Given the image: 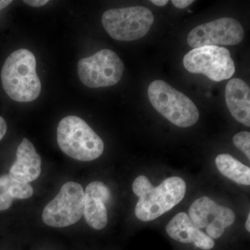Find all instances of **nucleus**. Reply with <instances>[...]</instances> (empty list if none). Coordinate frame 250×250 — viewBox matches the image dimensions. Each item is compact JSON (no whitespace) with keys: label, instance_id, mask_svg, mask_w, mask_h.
Here are the masks:
<instances>
[{"label":"nucleus","instance_id":"nucleus-25","mask_svg":"<svg viewBox=\"0 0 250 250\" xmlns=\"http://www.w3.org/2000/svg\"><path fill=\"white\" fill-rule=\"evenodd\" d=\"M246 228L247 231H250V214L248 215V219L246 223Z\"/></svg>","mask_w":250,"mask_h":250},{"label":"nucleus","instance_id":"nucleus-14","mask_svg":"<svg viewBox=\"0 0 250 250\" xmlns=\"http://www.w3.org/2000/svg\"><path fill=\"white\" fill-rule=\"evenodd\" d=\"M225 100L230 113L240 123L250 126V88L244 81L232 79L225 88Z\"/></svg>","mask_w":250,"mask_h":250},{"label":"nucleus","instance_id":"nucleus-10","mask_svg":"<svg viewBox=\"0 0 250 250\" xmlns=\"http://www.w3.org/2000/svg\"><path fill=\"white\" fill-rule=\"evenodd\" d=\"M188 215L197 228H206L207 235L213 239L223 236L225 229L236 220L232 210L218 205L207 197L195 200L189 208Z\"/></svg>","mask_w":250,"mask_h":250},{"label":"nucleus","instance_id":"nucleus-11","mask_svg":"<svg viewBox=\"0 0 250 250\" xmlns=\"http://www.w3.org/2000/svg\"><path fill=\"white\" fill-rule=\"evenodd\" d=\"M111 199L109 188L101 182H93L85 188L83 215L95 230L103 229L108 223L106 204Z\"/></svg>","mask_w":250,"mask_h":250},{"label":"nucleus","instance_id":"nucleus-5","mask_svg":"<svg viewBox=\"0 0 250 250\" xmlns=\"http://www.w3.org/2000/svg\"><path fill=\"white\" fill-rule=\"evenodd\" d=\"M186 191L187 184L183 179L169 177L139 197L135 214L142 221L155 220L178 205L185 196Z\"/></svg>","mask_w":250,"mask_h":250},{"label":"nucleus","instance_id":"nucleus-21","mask_svg":"<svg viewBox=\"0 0 250 250\" xmlns=\"http://www.w3.org/2000/svg\"><path fill=\"white\" fill-rule=\"evenodd\" d=\"M48 1L47 0H24V2L32 7H41L48 3Z\"/></svg>","mask_w":250,"mask_h":250},{"label":"nucleus","instance_id":"nucleus-4","mask_svg":"<svg viewBox=\"0 0 250 250\" xmlns=\"http://www.w3.org/2000/svg\"><path fill=\"white\" fill-rule=\"evenodd\" d=\"M154 15L143 6L107 10L102 22L108 35L120 41H132L147 34L154 23Z\"/></svg>","mask_w":250,"mask_h":250},{"label":"nucleus","instance_id":"nucleus-16","mask_svg":"<svg viewBox=\"0 0 250 250\" xmlns=\"http://www.w3.org/2000/svg\"><path fill=\"white\" fill-rule=\"evenodd\" d=\"M9 191L13 200L14 199L24 200V199L29 198L34 194V189L30 184L16 182L12 179L10 183Z\"/></svg>","mask_w":250,"mask_h":250},{"label":"nucleus","instance_id":"nucleus-1","mask_svg":"<svg viewBox=\"0 0 250 250\" xmlns=\"http://www.w3.org/2000/svg\"><path fill=\"white\" fill-rule=\"evenodd\" d=\"M3 88L9 98L18 103L34 101L40 95L41 82L36 72V59L27 49L10 54L1 72Z\"/></svg>","mask_w":250,"mask_h":250},{"label":"nucleus","instance_id":"nucleus-7","mask_svg":"<svg viewBox=\"0 0 250 250\" xmlns=\"http://www.w3.org/2000/svg\"><path fill=\"white\" fill-rule=\"evenodd\" d=\"M124 64L116 52L108 49L81 59L77 65L81 82L88 88L116 85L121 80Z\"/></svg>","mask_w":250,"mask_h":250},{"label":"nucleus","instance_id":"nucleus-3","mask_svg":"<svg viewBox=\"0 0 250 250\" xmlns=\"http://www.w3.org/2000/svg\"><path fill=\"white\" fill-rule=\"evenodd\" d=\"M147 94L153 107L176 126L189 127L198 121L200 114L196 105L164 81L152 82Z\"/></svg>","mask_w":250,"mask_h":250},{"label":"nucleus","instance_id":"nucleus-15","mask_svg":"<svg viewBox=\"0 0 250 250\" xmlns=\"http://www.w3.org/2000/svg\"><path fill=\"white\" fill-rule=\"evenodd\" d=\"M215 165L220 173L236 183L250 185V167L242 164L230 154H219L215 159Z\"/></svg>","mask_w":250,"mask_h":250},{"label":"nucleus","instance_id":"nucleus-6","mask_svg":"<svg viewBox=\"0 0 250 250\" xmlns=\"http://www.w3.org/2000/svg\"><path fill=\"white\" fill-rule=\"evenodd\" d=\"M187 71L202 74L214 82L229 80L236 67L229 51L220 46H205L192 49L184 56Z\"/></svg>","mask_w":250,"mask_h":250},{"label":"nucleus","instance_id":"nucleus-18","mask_svg":"<svg viewBox=\"0 0 250 250\" xmlns=\"http://www.w3.org/2000/svg\"><path fill=\"white\" fill-rule=\"evenodd\" d=\"M233 144L250 159V133L241 131L233 136Z\"/></svg>","mask_w":250,"mask_h":250},{"label":"nucleus","instance_id":"nucleus-12","mask_svg":"<svg viewBox=\"0 0 250 250\" xmlns=\"http://www.w3.org/2000/svg\"><path fill=\"white\" fill-rule=\"evenodd\" d=\"M41 173V158L36 148L26 138L22 139L16 152V161L9 170V177L16 182L30 183Z\"/></svg>","mask_w":250,"mask_h":250},{"label":"nucleus","instance_id":"nucleus-20","mask_svg":"<svg viewBox=\"0 0 250 250\" xmlns=\"http://www.w3.org/2000/svg\"><path fill=\"white\" fill-rule=\"evenodd\" d=\"M192 0H172V3L175 7L178 9H185L193 3Z\"/></svg>","mask_w":250,"mask_h":250},{"label":"nucleus","instance_id":"nucleus-17","mask_svg":"<svg viewBox=\"0 0 250 250\" xmlns=\"http://www.w3.org/2000/svg\"><path fill=\"white\" fill-rule=\"evenodd\" d=\"M11 181L9 174L0 177V210L9 209L14 201L9 191Z\"/></svg>","mask_w":250,"mask_h":250},{"label":"nucleus","instance_id":"nucleus-2","mask_svg":"<svg viewBox=\"0 0 250 250\" xmlns=\"http://www.w3.org/2000/svg\"><path fill=\"white\" fill-rule=\"evenodd\" d=\"M57 143L66 155L75 160L91 161L103 154L101 138L80 117L62 118L57 127Z\"/></svg>","mask_w":250,"mask_h":250},{"label":"nucleus","instance_id":"nucleus-9","mask_svg":"<svg viewBox=\"0 0 250 250\" xmlns=\"http://www.w3.org/2000/svg\"><path fill=\"white\" fill-rule=\"evenodd\" d=\"M241 23L231 18H223L200 24L188 36L187 42L192 48L205 46L236 45L244 38Z\"/></svg>","mask_w":250,"mask_h":250},{"label":"nucleus","instance_id":"nucleus-22","mask_svg":"<svg viewBox=\"0 0 250 250\" xmlns=\"http://www.w3.org/2000/svg\"><path fill=\"white\" fill-rule=\"evenodd\" d=\"M7 131V124L2 117L0 116V141L4 138Z\"/></svg>","mask_w":250,"mask_h":250},{"label":"nucleus","instance_id":"nucleus-13","mask_svg":"<svg viewBox=\"0 0 250 250\" xmlns=\"http://www.w3.org/2000/svg\"><path fill=\"white\" fill-rule=\"evenodd\" d=\"M166 232L172 239L182 243H194L204 250H211L214 241L192 223L189 215L181 212L175 215L166 226Z\"/></svg>","mask_w":250,"mask_h":250},{"label":"nucleus","instance_id":"nucleus-23","mask_svg":"<svg viewBox=\"0 0 250 250\" xmlns=\"http://www.w3.org/2000/svg\"><path fill=\"white\" fill-rule=\"evenodd\" d=\"M151 2L157 6H164L168 3L167 0H152Z\"/></svg>","mask_w":250,"mask_h":250},{"label":"nucleus","instance_id":"nucleus-19","mask_svg":"<svg viewBox=\"0 0 250 250\" xmlns=\"http://www.w3.org/2000/svg\"><path fill=\"white\" fill-rule=\"evenodd\" d=\"M152 187L153 185L149 179L146 176L141 175L135 179L132 185V190L135 195L140 197Z\"/></svg>","mask_w":250,"mask_h":250},{"label":"nucleus","instance_id":"nucleus-8","mask_svg":"<svg viewBox=\"0 0 250 250\" xmlns=\"http://www.w3.org/2000/svg\"><path fill=\"white\" fill-rule=\"evenodd\" d=\"M84 190L77 182H68L44 208V223L53 228H65L77 223L83 216Z\"/></svg>","mask_w":250,"mask_h":250},{"label":"nucleus","instance_id":"nucleus-24","mask_svg":"<svg viewBox=\"0 0 250 250\" xmlns=\"http://www.w3.org/2000/svg\"><path fill=\"white\" fill-rule=\"evenodd\" d=\"M13 2L11 0H0V11Z\"/></svg>","mask_w":250,"mask_h":250}]
</instances>
